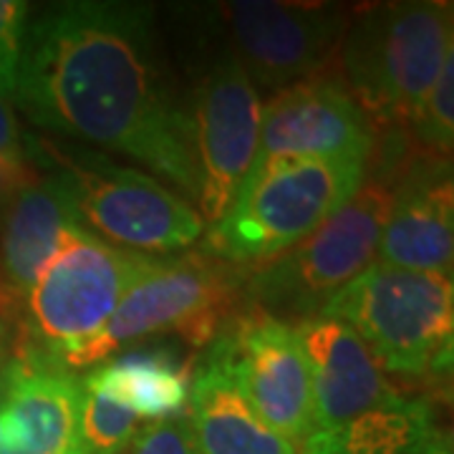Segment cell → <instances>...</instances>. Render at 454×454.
<instances>
[{
    "instance_id": "6da1fadb",
    "label": "cell",
    "mask_w": 454,
    "mask_h": 454,
    "mask_svg": "<svg viewBox=\"0 0 454 454\" xmlns=\"http://www.w3.org/2000/svg\"><path fill=\"white\" fill-rule=\"evenodd\" d=\"M11 104L35 127L127 154L197 202L192 119L149 5L74 0L28 18Z\"/></svg>"
},
{
    "instance_id": "7a4b0ae2",
    "label": "cell",
    "mask_w": 454,
    "mask_h": 454,
    "mask_svg": "<svg viewBox=\"0 0 454 454\" xmlns=\"http://www.w3.org/2000/svg\"><path fill=\"white\" fill-rule=\"evenodd\" d=\"M452 56V3H381L346 26L340 38L343 86L373 129L404 127Z\"/></svg>"
},
{
    "instance_id": "3957f363",
    "label": "cell",
    "mask_w": 454,
    "mask_h": 454,
    "mask_svg": "<svg viewBox=\"0 0 454 454\" xmlns=\"http://www.w3.org/2000/svg\"><path fill=\"white\" fill-rule=\"evenodd\" d=\"M366 182V162L268 157L253 164L227 212L205 235L207 255L260 265L301 243Z\"/></svg>"
},
{
    "instance_id": "277c9868",
    "label": "cell",
    "mask_w": 454,
    "mask_h": 454,
    "mask_svg": "<svg viewBox=\"0 0 454 454\" xmlns=\"http://www.w3.org/2000/svg\"><path fill=\"white\" fill-rule=\"evenodd\" d=\"M391 187L366 179L358 192L324 225L278 258L250 265L245 306L293 325L321 316L328 301L358 278L373 260L391 212Z\"/></svg>"
},
{
    "instance_id": "5b68a950",
    "label": "cell",
    "mask_w": 454,
    "mask_h": 454,
    "mask_svg": "<svg viewBox=\"0 0 454 454\" xmlns=\"http://www.w3.org/2000/svg\"><path fill=\"white\" fill-rule=\"evenodd\" d=\"M321 316L346 324L384 372L447 373L452 364V276L414 273L372 262L339 291Z\"/></svg>"
},
{
    "instance_id": "8992f818",
    "label": "cell",
    "mask_w": 454,
    "mask_h": 454,
    "mask_svg": "<svg viewBox=\"0 0 454 454\" xmlns=\"http://www.w3.org/2000/svg\"><path fill=\"white\" fill-rule=\"evenodd\" d=\"M240 268L207 253L152 258L124 293L104 333L82 356L79 369L154 333H177L197 348L210 346L245 306Z\"/></svg>"
},
{
    "instance_id": "52a82bcc",
    "label": "cell",
    "mask_w": 454,
    "mask_h": 454,
    "mask_svg": "<svg viewBox=\"0 0 454 454\" xmlns=\"http://www.w3.org/2000/svg\"><path fill=\"white\" fill-rule=\"evenodd\" d=\"M149 260V255L101 240L86 227H71L26 301L35 346L59 358L66 369H79L82 356L104 333Z\"/></svg>"
},
{
    "instance_id": "ba28073f",
    "label": "cell",
    "mask_w": 454,
    "mask_h": 454,
    "mask_svg": "<svg viewBox=\"0 0 454 454\" xmlns=\"http://www.w3.org/2000/svg\"><path fill=\"white\" fill-rule=\"evenodd\" d=\"M66 169L76 182L82 223L127 250L175 253L205 232L195 205L152 175L97 154H76Z\"/></svg>"
},
{
    "instance_id": "9c48e42d",
    "label": "cell",
    "mask_w": 454,
    "mask_h": 454,
    "mask_svg": "<svg viewBox=\"0 0 454 454\" xmlns=\"http://www.w3.org/2000/svg\"><path fill=\"white\" fill-rule=\"evenodd\" d=\"M210 351L250 409L301 454L313 427V402L309 361L295 325L247 309L212 340Z\"/></svg>"
},
{
    "instance_id": "30bf717a",
    "label": "cell",
    "mask_w": 454,
    "mask_h": 454,
    "mask_svg": "<svg viewBox=\"0 0 454 454\" xmlns=\"http://www.w3.org/2000/svg\"><path fill=\"white\" fill-rule=\"evenodd\" d=\"M232 56L255 89L280 91L316 76L340 46L348 16L340 8L235 0L217 5Z\"/></svg>"
},
{
    "instance_id": "8fae6325",
    "label": "cell",
    "mask_w": 454,
    "mask_h": 454,
    "mask_svg": "<svg viewBox=\"0 0 454 454\" xmlns=\"http://www.w3.org/2000/svg\"><path fill=\"white\" fill-rule=\"evenodd\" d=\"M258 89L240 64L225 56L202 76L192 98V142L197 160V207L202 223H217L258 160Z\"/></svg>"
},
{
    "instance_id": "7c38bea8",
    "label": "cell",
    "mask_w": 454,
    "mask_h": 454,
    "mask_svg": "<svg viewBox=\"0 0 454 454\" xmlns=\"http://www.w3.org/2000/svg\"><path fill=\"white\" fill-rule=\"evenodd\" d=\"M376 131L343 82L310 76L276 91L260 114L258 160H358L372 157ZM255 160V162H258Z\"/></svg>"
},
{
    "instance_id": "4fadbf2b",
    "label": "cell",
    "mask_w": 454,
    "mask_h": 454,
    "mask_svg": "<svg viewBox=\"0 0 454 454\" xmlns=\"http://www.w3.org/2000/svg\"><path fill=\"white\" fill-rule=\"evenodd\" d=\"M82 381L41 346H23L0 372V454L79 450Z\"/></svg>"
},
{
    "instance_id": "5bb4252c",
    "label": "cell",
    "mask_w": 454,
    "mask_h": 454,
    "mask_svg": "<svg viewBox=\"0 0 454 454\" xmlns=\"http://www.w3.org/2000/svg\"><path fill=\"white\" fill-rule=\"evenodd\" d=\"M295 333L310 372V434L331 432L376 406L404 399L391 387L369 346L346 324L316 316L295 324Z\"/></svg>"
},
{
    "instance_id": "9a60e30c",
    "label": "cell",
    "mask_w": 454,
    "mask_h": 454,
    "mask_svg": "<svg viewBox=\"0 0 454 454\" xmlns=\"http://www.w3.org/2000/svg\"><path fill=\"white\" fill-rule=\"evenodd\" d=\"M71 227L82 225L76 182L68 169L38 177L0 217V318L26 306L41 276Z\"/></svg>"
},
{
    "instance_id": "2e32d148",
    "label": "cell",
    "mask_w": 454,
    "mask_h": 454,
    "mask_svg": "<svg viewBox=\"0 0 454 454\" xmlns=\"http://www.w3.org/2000/svg\"><path fill=\"white\" fill-rule=\"evenodd\" d=\"M391 212L376 260L387 268L452 276L454 195L450 162L427 160L391 190Z\"/></svg>"
},
{
    "instance_id": "e0dca14e",
    "label": "cell",
    "mask_w": 454,
    "mask_h": 454,
    "mask_svg": "<svg viewBox=\"0 0 454 454\" xmlns=\"http://www.w3.org/2000/svg\"><path fill=\"white\" fill-rule=\"evenodd\" d=\"M184 414L197 454H298L250 409L212 351L192 376Z\"/></svg>"
},
{
    "instance_id": "ac0fdd59",
    "label": "cell",
    "mask_w": 454,
    "mask_h": 454,
    "mask_svg": "<svg viewBox=\"0 0 454 454\" xmlns=\"http://www.w3.org/2000/svg\"><path fill=\"white\" fill-rule=\"evenodd\" d=\"M450 439L439 432L422 399L376 406L331 432H313L301 454H447Z\"/></svg>"
},
{
    "instance_id": "d6986e66",
    "label": "cell",
    "mask_w": 454,
    "mask_h": 454,
    "mask_svg": "<svg viewBox=\"0 0 454 454\" xmlns=\"http://www.w3.org/2000/svg\"><path fill=\"white\" fill-rule=\"evenodd\" d=\"M82 381L127 406L142 422H167L187 411L192 373L190 364L169 351L134 348L91 369Z\"/></svg>"
},
{
    "instance_id": "ffe728a7",
    "label": "cell",
    "mask_w": 454,
    "mask_h": 454,
    "mask_svg": "<svg viewBox=\"0 0 454 454\" xmlns=\"http://www.w3.org/2000/svg\"><path fill=\"white\" fill-rule=\"evenodd\" d=\"M82 381V379H79ZM142 429V419L116 399L82 381L79 447L86 454H121Z\"/></svg>"
},
{
    "instance_id": "44dd1931",
    "label": "cell",
    "mask_w": 454,
    "mask_h": 454,
    "mask_svg": "<svg viewBox=\"0 0 454 454\" xmlns=\"http://www.w3.org/2000/svg\"><path fill=\"white\" fill-rule=\"evenodd\" d=\"M411 139L427 160L450 162L454 142V56L447 59L439 79L424 97L411 121Z\"/></svg>"
},
{
    "instance_id": "7402d4cb",
    "label": "cell",
    "mask_w": 454,
    "mask_h": 454,
    "mask_svg": "<svg viewBox=\"0 0 454 454\" xmlns=\"http://www.w3.org/2000/svg\"><path fill=\"white\" fill-rule=\"evenodd\" d=\"M28 8L31 5L23 0H0V98L8 104L16 89L23 38L31 18Z\"/></svg>"
},
{
    "instance_id": "603a6c76",
    "label": "cell",
    "mask_w": 454,
    "mask_h": 454,
    "mask_svg": "<svg viewBox=\"0 0 454 454\" xmlns=\"http://www.w3.org/2000/svg\"><path fill=\"white\" fill-rule=\"evenodd\" d=\"M121 454H197L187 432V422L167 419V422L142 424L137 437Z\"/></svg>"
},
{
    "instance_id": "cb8c5ba5",
    "label": "cell",
    "mask_w": 454,
    "mask_h": 454,
    "mask_svg": "<svg viewBox=\"0 0 454 454\" xmlns=\"http://www.w3.org/2000/svg\"><path fill=\"white\" fill-rule=\"evenodd\" d=\"M41 177L31 162H8L0 160V217L8 210V205L16 200L26 187H31L35 179Z\"/></svg>"
},
{
    "instance_id": "d4e9b609",
    "label": "cell",
    "mask_w": 454,
    "mask_h": 454,
    "mask_svg": "<svg viewBox=\"0 0 454 454\" xmlns=\"http://www.w3.org/2000/svg\"><path fill=\"white\" fill-rule=\"evenodd\" d=\"M0 160L28 162V149L23 145V131L18 127L13 106L0 98Z\"/></svg>"
},
{
    "instance_id": "484cf974",
    "label": "cell",
    "mask_w": 454,
    "mask_h": 454,
    "mask_svg": "<svg viewBox=\"0 0 454 454\" xmlns=\"http://www.w3.org/2000/svg\"><path fill=\"white\" fill-rule=\"evenodd\" d=\"M8 340H11L8 325L0 318V372H3V366L8 364Z\"/></svg>"
},
{
    "instance_id": "4316f807",
    "label": "cell",
    "mask_w": 454,
    "mask_h": 454,
    "mask_svg": "<svg viewBox=\"0 0 454 454\" xmlns=\"http://www.w3.org/2000/svg\"><path fill=\"white\" fill-rule=\"evenodd\" d=\"M74 454H86V452H83L82 447H79V450H76V452H74Z\"/></svg>"
},
{
    "instance_id": "83f0119b",
    "label": "cell",
    "mask_w": 454,
    "mask_h": 454,
    "mask_svg": "<svg viewBox=\"0 0 454 454\" xmlns=\"http://www.w3.org/2000/svg\"><path fill=\"white\" fill-rule=\"evenodd\" d=\"M447 454H452V452H447Z\"/></svg>"
}]
</instances>
